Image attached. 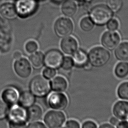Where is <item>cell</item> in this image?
I'll use <instances>...</instances> for the list:
<instances>
[{
    "label": "cell",
    "mask_w": 128,
    "mask_h": 128,
    "mask_svg": "<svg viewBox=\"0 0 128 128\" xmlns=\"http://www.w3.org/2000/svg\"><path fill=\"white\" fill-rule=\"evenodd\" d=\"M38 49V45L36 41L32 40L27 42L25 45V49L28 54H32L37 52Z\"/></svg>",
    "instance_id": "484cf974"
},
{
    "label": "cell",
    "mask_w": 128,
    "mask_h": 128,
    "mask_svg": "<svg viewBox=\"0 0 128 128\" xmlns=\"http://www.w3.org/2000/svg\"><path fill=\"white\" fill-rule=\"evenodd\" d=\"M35 97L32 92L28 91H24L20 95L18 102L19 105L25 108H28L34 105Z\"/></svg>",
    "instance_id": "9a60e30c"
},
{
    "label": "cell",
    "mask_w": 128,
    "mask_h": 128,
    "mask_svg": "<svg viewBox=\"0 0 128 128\" xmlns=\"http://www.w3.org/2000/svg\"><path fill=\"white\" fill-rule=\"evenodd\" d=\"M77 7L76 3L73 0H67L63 3L62 11L63 14L68 17L74 16L76 12Z\"/></svg>",
    "instance_id": "ffe728a7"
},
{
    "label": "cell",
    "mask_w": 128,
    "mask_h": 128,
    "mask_svg": "<svg viewBox=\"0 0 128 128\" xmlns=\"http://www.w3.org/2000/svg\"><path fill=\"white\" fill-rule=\"evenodd\" d=\"M50 88L53 90L58 92H62L68 87V82L63 77L58 76L53 78L50 82Z\"/></svg>",
    "instance_id": "e0dca14e"
},
{
    "label": "cell",
    "mask_w": 128,
    "mask_h": 128,
    "mask_svg": "<svg viewBox=\"0 0 128 128\" xmlns=\"http://www.w3.org/2000/svg\"><path fill=\"white\" fill-rule=\"evenodd\" d=\"M73 59L74 66L77 68L86 67L89 64L88 54L84 50H77L73 54Z\"/></svg>",
    "instance_id": "5bb4252c"
},
{
    "label": "cell",
    "mask_w": 128,
    "mask_h": 128,
    "mask_svg": "<svg viewBox=\"0 0 128 128\" xmlns=\"http://www.w3.org/2000/svg\"><path fill=\"white\" fill-rule=\"evenodd\" d=\"M56 74V71L55 69L52 68H45L43 71V76L47 80H50L53 78Z\"/></svg>",
    "instance_id": "f1b7e54d"
},
{
    "label": "cell",
    "mask_w": 128,
    "mask_h": 128,
    "mask_svg": "<svg viewBox=\"0 0 128 128\" xmlns=\"http://www.w3.org/2000/svg\"><path fill=\"white\" fill-rule=\"evenodd\" d=\"M74 25L72 22L67 17L59 18L55 22L54 30L56 34L60 37L70 36L73 32Z\"/></svg>",
    "instance_id": "52a82bcc"
},
{
    "label": "cell",
    "mask_w": 128,
    "mask_h": 128,
    "mask_svg": "<svg viewBox=\"0 0 128 128\" xmlns=\"http://www.w3.org/2000/svg\"><path fill=\"white\" fill-rule=\"evenodd\" d=\"M120 41V35L115 31H108L104 32L101 38V43L104 48L110 50L116 49Z\"/></svg>",
    "instance_id": "9c48e42d"
},
{
    "label": "cell",
    "mask_w": 128,
    "mask_h": 128,
    "mask_svg": "<svg viewBox=\"0 0 128 128\" xmlns=\"http://www.w3.org/2000/svg\"><path fill=\"white\" fill-rule=\"evenodd\" d=\"M64 58L60 51L56 49L50 50L44 55V64L47 67L55 70L61 67Z\"/></svg>",
    "instance_id": "ba28073f"
},
{
    "label": "cell",
    "mask_w": 128,
    "mask_h": 128,
    "mask_svg": "<svg viewBox=\"0 0 128 128\" xmlns=\"http://www.w3.org/2000/svg\"><path fill=\"white\" fill-rule=\"evenodd\" d=\"M30 63L36 68L41 67L44 64V55L41 52H36L32 54L30 58Z\"/></svg>",
    "instance_id": "7402d4cb"
},
{
    "label": "cell",
    "mask_w": 128,
    "mask_h": 128,
    "mask_svg": "<svg viewBox=\"0 0 128 128\" xmlns=\"http://www.w3.org/2000/svg\"><path fill=\"white\" fill-rule=\"evenodd\" d=\"M20 94L18 90L14 87H8L3 91L2 100L8 106H12L18 102Z\"/></svg>",
    "instance_id": "4fadbf2b"
},
{
    "label": "cell",
    "mask_w": 128,
    "mask_h": 128,
    "mask_svg": "<svg viewBox=\"0 0 128 128\" xmlns=\"http://www.w3.org/2000/svg\"><path fill=\"white\" fill-rule=\"evenodd\" d=\"M114 72L118 78H123L128 76V62H121L116 65Z\"/></svg>",
    "instance_id": "44dd1931"
},
{
    "label": "cell",
    "mask_w": 128,
    "mask_h": 128,
    "mask_svg": "<svg viewBox=\"0 0 128 128\" xmlns=\"http://www.w3.org/2000/svg\"><path fill=\"white\" fill-rule=\"evenodd\" d=\"M89 64L91 66L99 68L104 66L110 58L108 50L102 46H95L92 48L88 54Z\"/></svg>",
    "instance_id": "3957f363"
},
{
    "label": "cell",
    "mask_w": 128,
    "mask_h": 128,
    "mask_svg": "<svg viewBox=\"0 0 128 128\" xmlns=\"http://www.w3.org/2000/svg\"><path fill=\"white\" fill-rule=\"evenodd\" d=\"M119 122V119H118L116 117H112L110 118L109 120V122L110 123V124H112L113 126H117Z\"/></svg>",
    "instance_id": "e575fe53"
},
{
    "label": "cell",
    "mask_w": 128,
    "mask_h": 128,
    "mask_svg": "<svg viewBox=\"0 0 128 128\" xmlns=\"http://www.w3.org/2000/svg\"><path fill=\"white\" fill-rule=\"evenodd\" d=\"M0 13L2 16L8 19L15 18L17 14L16 8L11 3H6L0 8Z\"/></svg>",
    "instance_id": "d6986e66"
},
{
    "label": "cell",
    "mask_w": 128,
    "mask_h": 128,
    "mask_svg": "<svg viewBox=\"0 0 128 128\" xmlns=\"http://www.w3.org/2000/svg\"><path fill=\"white\" fill-rule=\"evenodd\" d=\"M74 66L72 58L69 56L64 57L61 67L65 70H70Z\"/></svg>",
    "instance_id": "4316f807"
},
{
    "label": "cell",
    "mask_w": 128,
    "mask_h": 128,
    "mask_svg": "<svg viewBox=\"0 0 128 128\" xmlns=\"http://www.w3.org/2000/svg\"><path fill=\"white\" fill-rule=\"evenodd\" d=\"M26 111L27 122H30L39 121L43 116V110L39 105H32Z\"/></svg>",
    "instance_id": "2e32d148"
},
{
    "label": "cell",
    "mask_w": 128,
    "mask_h": 128,
    "mask_svg": "<svg viewBox=\"0 0 128 128\" xmlns=\"http://www.w3.org/2000/svg\"><path fill=\"white\" fill-rule=\"evenodd\" d=\"M107 6L113 12H118L122 8L123 0H107Z\"/></svg>",
    "instance_id": "d4e9b609"
},
{
    "label": "cell",
    "mask_w": 128,
    "mask_h": 128,
    "mask_svg": "<svg viewBox=\"0 0 128 128\" xmlns=\"http://www.w3.org/2000/svg\"><path fill=\"white\" fill-rule=\"evenodd\" d=\"M13 56L14 59L17 60L21 58L22 57V54L21 52H20L19 51H16L14 52V53L13 54Z\"/></svg>",
    "instance_id": "d590c367"
},
{
    "label": "cell",
    "mask_w": 128,
    "mask_h": 128,
    "mask_svg": "<svg viewBox=\"0 0 128 128\" xmlns=\"http://www.w3.org/2000/svg\"><path fill=\"white\" fill-rule=\"evenodd\" d=\"M117 95L122 100H128V81L123 82L118 86Z\"/></svg>",
    "instance_id": "cb8c5ba5"
},
{
    "label": "cell",
    "mask_w": 128,
    "mask_h": 128,
    "mask_svg": "<svg viewBox=\"0 0 128 128\" xmlns=\"http://www.w3.org/2000/svg\"><path fill=\"white\" fill-rule=\"evenodd\" d=\"M81 128H98V126L94 122L87 120L83 123Z\"/></svg>",
    "instance_id": "d6a6232c"
},
{
    "label": "cell",
    "mask_w": 128,
    "mask_h": 128,
    "mask_svg": "<svg viewBox=\"0 0 128 128\" xmlns=\"http://www.w3.org/2000/svg\"><path fill=\"white\" fill-rule=\"evenodd\" d=\"M119 26L118 20L116 18H112L107 23V28L109 31H115L118 29Z\"/></svg>",
    "instance_id": "f546056e"
},
{
    "label": "cell",
    "mask_w": 128,
    "mask_h": 128,
    "mask_svg": "<svg viewBox=\"0 0 128 128\" xmlns=\"http://www.w3.org/2000/svg\"><path fill=\"white\" fill-rule=\"evenodd\" d=\"M114 55L118 60L128 62V41L119 44L115 49Z\"/></svg>",
    "instance_id": "ac0fdd59"
},
{
    "label": "cell",
    "mask_w": 128,
    "mask_h": 128,
    "mask_svg": "<svg viewBox=\"0 0 128 128\" xmlns=\"http://www.w3.org/2000/svg\"><path fill=\"white\" fill-rule=\"evenodd\" d=\"M50 89V82L44 76H38L34 77L30 84V92L35 96L38 98H43L47 96Z\"/></svg>",
    "instance_id": "277c9868"
},
{
    "label": "cell",
    "mask_w": 128,
    "mask_h": 128,
    "mask_svg": "<svg viewBox=\"0 0 128 128\" xmlns=\"http://www.w3.org/2000/svg\"><path fill=\"white\" fill-rule=\"evenodd\" d=\"M14 68L16 74L22 78H28L32 73L31 64L26 59L22 57L16 60Z\"/></svg>",
    "instance_id": "30bf717a"
},
{
    "label": "cell",
    "mask_w": 128,
    "mask_h": 128,
    "mask_svg": "<svg viewBox=\"0 0 128 128\" xmlns=\"http://www.w3.org/2000/svg\"><path fill=\"white\" fill-rule=\"evenodd\" d=\"M7 118L9 128H26L27 111L19 104L11 106Z\"/></svg>",
    "instance_id": "6da1fadb"
},
{
    "label": "cell",
    "mask_w": 128,
    "mask_h": 128,
    "mask_svg": "<svg viewBox=\"0 0 128 128\" xmlns=\"http://www.w3.org/2000/svg\"><path fill=\"white\" fill-rule=\"evenodd\" d=\"M98 128H115L112 124L109 123H104L101 124Z\"/></svg>",
    "instance_id": "8d00e7d4"
},
{
    "label": "cell",
    "mask_w": 128,
    "mask_h": 128,
    "mask_svg": "<svg viewBox=\"0 0 128 128\" xmlns=\"http://www.w3.org/2000/svg\"><path fill=\"white\" fill-rule=\"evenodd\" d=\"M26 128H48L44 123L38 121L31 122Z\"/></svg>",
    "instance_id": "1f68e13d"
},
{
    "label": "cell",
    "mask_w": 128,
    "mask_h": 128,
    "mask_svg": "<svg viewBox=\"0 0 128 128\" xmlns=\"http://www.w3.org/2000/svg\"><path fill=\"white\" fill-rule=\"evenodd\" d=\"M63 126V128H81L78 122L73 119L67 121Z\"/></svg>",
    "instance_id": "4dcf8cb0"
},
{
    "label": "cell",
    "mask_w": 128,
    "mask_h": 128,
    "mask_svg": "<svg viewBox=\"0 0 128 128\" xmlns=\"http://www.w3.org/2000/svg\"><path fill=\"white\" fill-rule=\"evenodd\" d=\"M9 110L8 106L3 100H0V120L7 117Z\"/></svg>",
    "instance_id": "83f0119b"
},
{
    "label": "cell",
    "mask_w": 128,
    "mask_h": 128,
    "mask_svg": "<svg viewBox=\"0 0 128 128\" xmlns=\"http://www.w3.org/2000/svg\"><path fill=\"white\" fill-rule=\"evenodd\" d=\"M47 102L50 108L55 110H63L68 106V99L65 94L62 92L52 93L48 96Z\"/></svg>",
    "instance_id": "8992f818"
},
{
    "label": "cell",
    "mask_w": 128,
    "mask_h": 128,
    "mask_svg": "<svg viewBox=\"0 0 128 128\" xmlns=\"http://www.w3.org/2000/svg\"><path fill=\"white\" fill-rule=\"evenodd\" d=\"M114 117L121 120L128 118V102L119 100L116 102L112 109Z\"/></svg>",
    "instance_id": "7c38bea8"
},
{
    "label": "cell",
    "mask_w": 128,
    "mask_h": 128,
    "mask_svg": "<svg viewBox=\"0 0 128 128\" xmlns=\"http://www.w3.org/2000/svg\"><path fill=\"white\" fill-rule=\"evenodd\" d=\"M62 51L68 55L73 54L78 48V43L76 39L72 36L64 37L60 43Z\"/></svg>",
    "instance_id": "8fae6325"
},
{
    "label": "cell",
    "mask_w": 128,
    "mask_h": 128,
    "mask_svg": "<svg viewBox=\"0 0 128 128\" xmlns=\"http://www.w3.org/2000/svg\"><path fill=\"white\" fill-rule=\"evenodd\" d=\"M116 126L117 128H128V121L124 120L119 122Z\"/></svg>",
    "instance_id": "836d02e7"
},
{
    "label": "cell",
    "mask_w": 128,
    "mask_h": 128,
    "mask_svg": "<svg viewBox=\"0 0 128 128\" xmlns=\"http://www.w3.org/2000/svg\"><path fill=\"white\" fill-rule=\"evenodd\" d=\"M94 23L90 17H85L82 18L80 23L81 29L84 32H89L94 28Z\"/></svg>",
    "instance_id": "603a6c76"
},
{
    "label": "cell",
    "mask_w": 128,
    "mask_h": 128,
    "mask_svg": "<svg viewBox=\"0 0 128 128\" xmlns=\"http://www.w3.org/2000/svg\"><path fill=\"white\" fill-rule=\"evenodd\" d=\"M44 120L48 128H60L64 124L66 117L62 111L54 110L47 112Z\"/></svg>",
    "instance_id": "5b68a950"
},
{
    "label": "cell",
    "mask_w": 128,
    "mask_h": 128,
    "mask_svg": "<svg viewBox=\"0 0 128 128\" xmlns=\"http://www.w3.org/2000/svg\"><path fill=\"white\" fill-rule=\"evenodd\" d=\"M113 13L107 5L100 4L91 9L90 17L95 25L102 26L107 24L112 19Z\"/></svg>",
    "instance_id": "7a4b0ae2"
}]
</instances>
